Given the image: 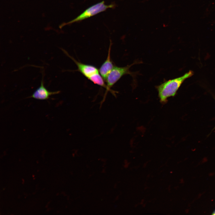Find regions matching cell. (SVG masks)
I'll list each match as a JSON object with an SVG mask.
<instances>
[{
    "label": "cell",
    "instance_id": "1",
    "mask_svg": "<svg viewBox=\"0 0 215 215\" xmlns=\"http://www.w3.org/2000/svg\"><path fill=\"white\" fill-rule=\"evenodd\" d=\"M193 74L194 72L190 70L181 77L166 81L158 86L156 88L160 102L165 104L169 97L175 96L183 82Z\"/></svg>",
    "mask_w": 215,
    "mask_h": 215
},
{
    "label": "cell",
    "instance_id": "2",
    "mask_svg": "<svg viewBox=\"0 0 215 215\" xmlns=\"http://www.w3.org/2000/svg\"><path fill=\"white\" fill-rule=\"evenodd\" d=\"M115 7L114 4L106 5L105 4L104 1H102L88 8L77 17L65 23V24H70L80 21L105 11L108 9L113 8Z\"/></svg>",
    "mask_w": 215,
    "mask_h": 215
},
{
    "label": "cell",
    "instance_id": "3",
    "mask_svg": "<svg viewBox=\"0 0 215 215\" xmlns=\"http://www.w3.org/2000/svg\"><path fill=\"white\" fill-rule=\"evenodd\" d=\"M128 65L124 67L114 66L112 70L108 74L106 80L107 83L106 91H110V88L124 75L131 74L129 69L134 64Z\"/></svg>",
    "mask_w": 215,
    "mask_h": 215
},
{
    "label": "cell",
    "instance_id": "4",
    "mask_svg": "<svg viewBox=\"0 0 215 215\" xmlns=\"http://www.w3.org/2000/svg\"><path fill=\"white\" fill-rule=\"evenodd\" d=\"M64 52L75 63L77 67L78 70L89 80L95 75L99 73V70L96 67L81 63L70 56L64 50Z\"/></svg>",
    "mask_w": 215,
    "mask_h": 215
},
{
    "label": "cell",
    "instance_id": "5",
    "mask_svg": "<svg viewBox=\"0 0 215 215\" xmlns=\"http://www.w3.org/2000/svg\"><path fill=\"white\" fill-rule=\"evenodd\" d=\"M60 92L59 91H50L48 90L44 86L43 79L42 78L40 85L29 97L38 100H46L49 99L51 95L58 94Z\"/></svg>",
    "mask_w": 215,
    "mask_h": 215
},
{
    "label": "cell",
    "instance_id": "6",
    "mask_svg": "<svg viewBox=\"0 0 215 215\" xmlns=\"http://www.w3.org/2000/svg\"><path fill=\"white\" fill-rule=\"evenodd\" d=\"M111 43H110L107 58L99 69V73L105 81L108 74L114 66L111 58Z\"/></svg>",
    "mask_w": 215,
    "mask_h": 215
},
{
    "label": "cell",
    "instance_id": "7",
    "mask_svg": "<svg viewBox=\"0 0 215 215\" xmlns=\"http://www.w3.org/2000/svg\"><path fill=\"white\" fill-rule=\"evenodd\" d=\"M212 215H215V210L213 212Z\"/></svg>",
    "mask_w": 215,
    "mask_h": 215
}]
</instances>
